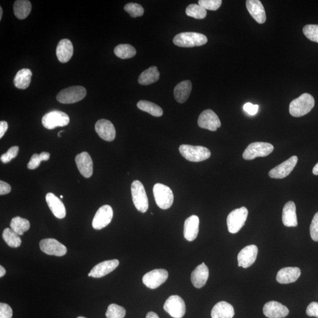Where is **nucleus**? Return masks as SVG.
I'll return each instance as SVG.
<instances>
[{
  "mask_svg": "<svg viewBox=\"0 0 318 318\" xmlns=\"http://www.w3.org/2000/svg\"><path fill=\"white\" fill-rule=\"evenodd\" d=\"M133 202L139 212L146 213L149 208L148 198L144 184L140 181H133L131 185Z\"/></svg>",
  "mask_w": 318,
  "mask_h": 318,
  "instance_id": "nucleus-5",
  "label": "nucleus"
},
{
  "mask_svg": "<svg viewBox=\"0 0 318 318\" xmlns=\"http://www.w3.org/2000/svg\"><path fill=\"white\" fill-rule=\"evenodd\" d=\"M301 274L299 268L287 267L281 269L278 272L277 281L281 284L293 283L298 280Z\"/></svg>",
  "mask_w": 318,
  "mask_h": 318,
  "instance_id": "nucleus-24",
  "label": "nucleus"
},
{
  "mask_svg": "<svg viewBox=\"0 0 318 318\" xmlns=\"http://www.w3.org/2000/svg\"><path fill=\"white\" fill-rule=\"evenodd\" d=\"M168 277V272L165 269H155L144 276L143 282L148 288L155 290L164 284Z\"/></svg>",
  "mask_w": 318,
  "mask_h": 318,
  "instance_id": "nucleus-11",
  "label": "nucleus"
},
{
  "mask_svg": "<svg viewBox=\"0 0 318 318\" xmlns=\"http://www.w3.org/2000/svg\"><path fill=\"white\" fill-rule=\"evenodd\" d=\"M31 3L28 0H17L13 6L15 17L23 19L28 17L31 10Z\"/></svg>",
  "mask_w": 318,
  "mask_h": 318,
  "instance_id": "nucleus-32",
  "label": "nucleus"
},
{
  "mask_svg": "<svg viewBox=\"0 0 318 318\" xmlns=\"http://www.w3.org/2000/svg\"><path fill=\"white\" fill-rule=\"evenodd\" d=\"M73 45L68 39H63L57 45L56 55L58 60L62 63H66L73 55Z\"/></svg>",
  "mask_w": 318,
  "mask_h": 318,
  "instance_id": "nucleus-26",
  "label": "nucleus"
},
{
  "mask_svg": "<svg viewBox=\"0 0 318 318\" xmlns=\"http://www.w3.org/2000/svg\"><path fill=\"white\" fill-rule=\"evenodd\" d=\"M2 17V9L1 6V7H0V19H1Z\"/></svg>",
  "mask_w": 318,
  "mask_h": 318,
  "instance_id": "nucleus-53",
  "label": "nucleus"
},
{
  "mask_svg": "<svg viewBox=\"0 0 318 318\" xmlns=\"http://www.w3.org/2000/svg\"><path fill=\"white\" fill-rule=\"evenodd\" d=\"M314 106L313 96L309 93H304L290 103V114L295 118H300L309 113Z\"/></svg>",
  "mask_w": 318,
  "mask_h": 318,
  "instance_id": "nucleus-1",
  "label": "nucleus"
},
{
  "mask_svg": "<svg viewBox=\"0 0 318 318\" xmlns=\"http://www.w3.org/2000/svg\"><path fill=\"white\" fill-rule=\"evenodd\" d=\"M11 190V187L10 185L5 182L4 181H0V194H1V195H4V194L9 193Z\"/></svg>",
  "mask_w": 318,
  "mask_h": 318,
  "instance_id": "nucleus-48",
  "label": "nucleus"
},
{
  "mask_svg": "<svg viewBox=\"0 0 318 318\" xmlns=\"http://www.w3.org/2000/svg\"><path fill=\"white\" fill-rule=\"evenodd\" d=\"M50 157V155L48 152H42L40 155L34 154L28 162L27 168L30 170L35 169L40 165L42 161H47L49 160Z\"/></svg>",
  "mask_w": 318,
  "mask_h": 318,
  "instance_id": "nucleus-38",
  "label": "nucleus"
},
{
  "mask_svg": "<svg viewBox=\"0 0 318 318\" xmlns=\"http://www.w3.org/2000/svg\"><path fill=\"white\" fill-rule=\"evenodd\" d=\"M40 248L42 252L48 255L63 256L66 254V246L55 239H44L40 242Z\"/></svg>",
  "mask_w": 318,
  "mask_h": 318,
  "instance_id": "nucleus-14",
  "label": "nucleus"
},
{
  "mask_svg": "<svg viewBox=\"0 0 318 318\" xmlns=\"http://www.w3.org/2000/svg\"><path fill=\"white\" fill-rule=\"evenodd\" d=\"M310 234L315 242H318V212L314 215L310 226Z\"/></svg>",
  "mask_w": 318,
  "mask_h": 318,
  "instance_id": "nucleus-44",
  "label": "nucleus"
},
{
  "mask_svg": "<svg viewBox=\"0 0 318 318\" xmlns=\"http://www.w3.org/2000/svg\"><path fill=\"white\" fill-rule=\"evenodd\" d=\"M192 89V85L189 80H185L178 83L174 89L175 99L179 103H183L189 98Z\"/></svg>",
  "mask_w": 318,
  "mask_h": 318,
  "instance_id": "nucleus-29",
  "label": "nucleus"
},
{
  "mask_svg": "<svg viewBox=\"0 0 318 318\" xmlns=\"http://www.w3.org/2000/svg\"><path fill=\"white\" fill-rule=\"evenodd\" d=\"M179 152L184 158L192 162L206 160L211 156V152L208 149L200 146L182 145L179 147Z\"/></svg>",
  "mask_w": 318,
  "mask_h": 318,
  "instance_id": "nucleus-3",
  "label": "nucleus"
},
{
  "mask_svg": "<svg viewBox=\"0 0 318 318\" xmlns=\"http://www.w3.org/2000/svg\"><path fill=\"white\" fill-rule=\"evenodd\" d=\"M2 238L9 246L13 248L19 247L21 244V239L11 229L6 228L2 233Z\"/></svg>",
  "mask_w": 318,
  "mask_h": 318,
  "instance_id": "nucleus-36",
  "label": "nucleus"
},
{
  "mask_svg": "<svg viewBox=\"0 0 318 318\" xmlns=\"http://www.w3.org/2000/svg\"><path fill=\"white\" fill-rule=\"evenodd\" d=\"M12 310L8 304H0V318H12Z\"/></svg>",
  "mask_w": 318,
  "mask_h": 318,
  "instance_id": "nucleus-45",
  "label": "nucleus"
},
{
  "mask_svg": "<svg viewBox=\"0 0 318 318\" xmlns=\"http://www.w3.org/2000/svg\"><path fill=\"white\" fill-rule=\"evenodd\" d=\"M119 265L118 259H113L102 262L97 264L91 270L90 273L92 274V277L100 278L108 275L113 272Z\"/></svg>",
  "mask_w": 318,
  "mask_h": 318,
  "instance_id": "nucleus-21",
  "label": "nucleus"
},
{
  "mask_svg": "<svg viewBox=\"0 0 318 318\" xmlns=\"http://www.w3.org/2000/svg\"><path fill=\"white\" fill-rule=\"evenodd\" d=\"M126 311L124 308L115 304L110 305L106 311L107 318H124Z\"/></svg>",
  "mask_w": 318,
  "mask_h": 318,
  "instance_id": "nucleus-39",
  "label": "nucleus"
},
{
  "mask_svg": "<svg viewBox=\"0 0 318 318\" xmlns=\"http://www.w3.org/2000/svg\"><path fill=\"white\" fill-rule=\"evenodd\" d=\"M263 313L269 318H284L290 313L288 308L277 301H270L263 308Z\"/></svg>",
  "mask_w": 318,
  "mask_h": 318,
  "instance_id": "nucleus-18",
  "label": "nucleus"
},
{
  "mask_svg": "<svg viewBox=\"0 0 318 318\" xmlns=\"http://www.w3.org/2000/svg\"><path fill=\"white\" fill-rule=\"evenodd\" d=\"M209 275V269L202 263L198 266L191 274V281L196 288H202L205 285Z\"/></svg>",
  "mask_w": 318,
  "mask_h": 318,
  "instance_id": "nucleus-23",
  "label": "nucleus"
},
{
  "mask_svg": "<svg viewBox=\"0 0 318 318\" xmlns=\"http://www.w3.org/2000/svg\"><path fill=\"white\" fill-rule=\"evenodd\" d=\"M95 130L100 138L104 141L112 142L116 138V129L113 123L108 120L101 119L97 121Z\"/></svg>",
  "mask_w": 318,
  "mask_h": 318,
  "instance_id": "nucleus-17",
  "label": "nucleus"
},
{
  "mask_svg": "<svg viewBox=\"0 0 318 318\" xmlns=\"http://www.w3.org/2000/svg\"><path fill=\"white\" fill-rule=\"evenodd\" d=\"M60 198H61V199H63V196L62 195H61V196H60Z\"/></svg>",
  "mask_w": 318,
  "mask_h": 318,
  "instance_id": "nucleus-56",
  "label": "nucleus"
},
{
  "mask_svg": "<svg viewBox=\"0 0 318 318\" xmlns=\"http://www.w3.org/2000/svg\"><path fill=\"white\" fill-rule=\"evenodd\" d=\"M5 273L6 271L5 269L1 266V267H0V277L2 278V277H4Z\"/></svg>",
  "mask_w": 318,
  "mask_h": 318,
  "instance_id": "nucleus-51",
  "label": "nucleus"
},
{
  "mask_svg": "<svg viewBox=\"0 0 318 318\" xmlns=\"http://www.w3.org/2000/svg\"><path fill=\"white\" fill-rule=\"evenodd\" d=\"M138 108L142 111L147 112L155 117H160L163 114V110L154 103L141 100L137 104Z\"/></svg>",
  "mask_w": 318,
  "mask_h": 318,
  "instance_id": "nucleus-34",
  "label": "nucleus"
},
{
  "mask_svg": "<svg viewBox=\"0 0 318 318\" xmlns=\"http://www.w3.org/2000/svg\"><path fill=\"white\" fill-rule=\"evenodd\" d=\"M249 14L259 24H264L267 19V15L264 6L259 0H248L246 2Z\"/></svg>",
  "mask_w": 318,
  "mask_h": 318,
  "instance_id": "nucleus-20",
  "label": "nucleus"
},
{
  "mask_svg": "<svg viewBox=\"0 0 318 318\" xmlns=\"http://www.w3.org/2000/svg\"><path fill=\"white\" fill-rule=\"evenodd\" d=\"M77 318H86L83 317H78Z\"/></svg>",
  "mask_w": 318,
  "mask_h": 318,
  "instance_id": "nucleus-55",
  "label": "nucleus"
},
{
  "mask_svg": "<svg viewBox=\"0 0 318 318\" xmlns=\"http://www.w3.org/2000/svg\"><path fill=\"white\" fill-rule=\"evenodd\" d=\"M146 318H159V317L155 313L150 312L147 314V317H146Z\"/></svg>",
  "mask_w": 318,
  "mask_h": 318,
  "instance_id": "nucleus-50",
  "label": "nucleus"
},
{
  "mask_svg": "<svg viewBox=\"0 0 318 318\" xmlns=\"http://www.w3.org/2000/svg\"><path fill=\"white\" fill-rule=\"evenodd\" d=\"M258 248L257 246L251 245L246 246L239 253L238 256V266L239 267L248 268L253 264L257 258Z\"/></svg>",
  "mask_w": 318,
  "mask_h": 318,
  "instance_id": "nucleus-16",
  "label": "nucleus"
},
{
  "mask_svg": "<svg viewBox=\"0 0 318 318\" xmlns=\"http://www.w3.org/2000/svg\"><path fill=\"white\" fill-rule=\"evenodd\" d=\"M8 128L7 122L1 121L0 122V138H2Z\"/></svg>",
  "mask_w": 318,
  "mask_h": 318,
  "instance_id": "nucleus-49",
  "label": "nucleus"
},
{
  "mask_svg": "<svg viewBox=\"0 0 318 318\" xmlns=\"http://www.w3.org/2000/svg\"><path fill=\"white\" fill-rule=\"evenodd\" d=\"M313 174L315 175H318V163L315 165V167L313 168Z\"/></svg>",
  "mask_w": 318,
  "mask_h": 318,
  "instance_id": "nucleus-52",
  "label": "nucleus"
},
{
  "mask_svg": "<svg viewBox=\"0 0 318 318\" xmlns=\"http://www.w3.org/2000/svg\"><path fill=\"white\" fill-rule=\"evenodd\" d=\"M198 125L202 129L215 132L221 126V122L218 116L212 110H204L199 117Z\"/></svg>",
  "mask_w": 318,
  "mask_h": 318,
  "instance_id": "nucleus-12",
  "label": "nucleus"
},
{
  "mask_svg": "<svg viewBox=\"0 0 318 318\" xmlns=\"http://www.w3.org/2000/svg\"><path fill=\"white\" fill-rule=\"evenodd\" d=\"M117 57L121 59H128L135 56L136 50L132 45L127 44H119L114 50Z\"/></svg>",
  "mask_w": 318,
  "mask_h": 318,
  "instance_id": "nucleus-35",
  "label": "nucleus"
},
{
  "mask_svg": "<svg viewBox=\"0 0 318 318\" xmlns=\"http://www.w3.org/2000/svg\"><path fill=\"white\" fill-rule=\"evenodd\" d=\"M274 146L265 142H254L250 144L243 152V158L251 160L259 157H266L274 151Z\"/></svg>",
  "mask_w": 318,
  "mask_h": 318,
  "instance_id": "nucleus-6",
  "label": "nucleus"
},
{
  "mask_svg": "<svg viewBox=\"0 0 318 318\" xmlns=\"http://www.w3.org/2000/svg\"><path fill=\"white\" fill-rule=\"evenodd\" d=\"M10 228L18 235H23L30 229V223L28 220L17 216L12 219Z\"/></svg>",
  "mask_w": 318,
  "mask_h": 318,
  "instance_id": "nucleus-33",
  "label": "nucleus"
},
{
  "mask_svg": "<svg viewBox=\"0 0 318 318\" xmlns=\"http://www.w3.org/2000/svg\"><path fill=\"white\" fill-rule=\"evenodd\" d=\"M32 72L30 69H23L18 71L14 79V86L19 89H26L30 86Z\"/></svg>",
  "mask_w": 318,
  "mask_h": 318,
  "instance_id": "nucleus-30",
  "label": "nucleus"
},
{
  "mask_svg": "<svg viewBox=\"0 0 318 318\" xmlns=\"http://www.w3.org/2000/svg\"><path fill=\"white\" fill-rule=\"evenodd\" d=\"M87 95L82 86H72L61 90L57 96L58 102L63 104H73L82 100Z\"/></svg>",
  "mask_w": 318,
  "mask_h": 318,
  "instance_id": "nucleus-8",
  "label": "nucleus"
},
{
  "mask_svg": "<svg viewBox=\"0 0 318 318\" xmlns=\"http://www.w3.org/2000/svg\"><path fill=\"white\" fill-rule=\"evenodd\" d=\"M303 32L309 40L318 43V25H307L303 28Z\"/></svg>",
  "mask_w": 318,
  "mask_h": 318,
  "instance_id": "nucleus-41",
  "label": "nucleus"
},
{
  "mask_svg": "<svg viewBox=\"0 0 318 318\" xmlns=\"http://www.w3.org/2000/svg\"><path fill=\"white\" fill-rule=\"evenodd\" d=\"M76 163L78 169L82 176L89 178L92 176L93 172V163L92 158L87 152H82L77 155L75 158Z\"/></svg>",
  "mask_w": 318,
  "mask_h": 318,
  "instance_id": "nucleus-19",
  "label": "nucleus"
},
{
  "mask_svg": "<svg viewBox=\"0 0 318 318\" xmlns=\"http://www.w3.org/2000/svg\"><path fill=\"white\" fill-rule=\"evenodd\" d=\"M234 316V308L225 301L219 302L216 304L211 312L212 318H233Z\"/></svg>",
  "mask_w": 318,
  "mask_h": 318,
  "instance_id": "nucleus-28",
  "label": "nucleus"
},
{
  "mask_svg": "<svg viewBox=\"0 0 318 318\" xmlns=\"http://www.w3.org/2000/svg\"><path fill=\"white\" fill-rule=\"evenodd\" d=\"M18 151L19 148L18 147H13L9 148L7 152L1 155V161L4 163H8L12 159L17 157Z\"/></svg>",
  "mask_w": 318,
  "mask_h": 318,
  "instance_id": "nucleus-43",
  "label": "nucleus"
},
{
  "mask_svg": "<svg viewBox=\"0 0 318 318\" xmlns=\"http://www.w3.org/2000/svg\"><path fill=\"white\" fill-rule=\"evenodd\" d=\"M199 218L192 215L185 220L184 224V237L187 241L191 242L195 240L199 233Z\"/></svg>",
  "mask_w": 318,
  "mask_h": 318,
  "instance_id": "nucleus-22",
  "label": "nucleus"
},
{
  "mask_svg": "<svg viewBox=\"0 0 318 318\" xmlns=\"http://www.w3.org/2000/svg\"><path fill=\"white\" fill-rule=\"evenodd\" d=\"M45 200L53 215L58 219H63L66 215L65 206L59 198L53 193H48L45 196Z\"/></svg>",
  "mask_w": 318,
  "mask_h": 318,
  "instance_id": "nucleus-25",
  "label": "nucleus"
},
{
  "mask_svg": "<svg viewBox=\"0 0 318 318\" xmlns=\"http://www.w3.org/2000/svg\"><path fill=\"white\" fill-rule=\"evenodd\" d=\"M307 314L309 317L318 318V303L316 302L311 303L307 307Z\"/></svg>",
  "mask_w": 318,
  "mask_h": 318,
  "instance_id": "nucleus-46",
  "label": "nucleus"
},
{
  "mask_svg": "<svg viewBox=\"0 0 318 318\" xmlns=\"http://www.w3.org/2000/svg\"><path fill=\"white\" fill-rule=\"evenodd\" d=\"M163 308L171 317L182 318L186 313V305L182 298L178 295H172L165 302Z\"/></svg>",
  "mask_w": 318,
  "mask_h": 318,
  "instance_id": "nucleus-10",
  "label": "nucleus"
},
{
  "mask_svg": "<svg viewBox=\"0 0 318 318\" xmlns=\"http://www.w3.org/2000/svg\"><path fill=\"white\" fill-rule=\"evenodd\" d=\"M206 35L196 32H184L178 34L173 38V43L181 47L201 46L207 43Z\"/></svg>",
  "mask_w": 318,
  "mask_h": 318,
  "instance_id": "nucleus-2",
  "label": "nucleus"
},
{
  "mask_svg": "<svg viewBox=\"0 0 318 318\" xmlns=\"http://www.w3.org/2000/svg\"><path fill=\"white\" fill-rule=\"evenodd\" d=\"M282 222L287 227H296L298 226L296 205L293 201H290L284 207L282 212Z\"/></svg>",
  "mask_w": 318,
  "mask_h": 318,
  "instance_id": "nucleus-27",
  "label": "nucleus"
},
{
  "mask_svg": "<svg viewBox=\"0 0 318 318\" xmlns=\"http://www.w3.org/2000/svg\"><path fill=\"white\" fill-rule=\"evenodd\" d=\"M41 122L45 128L52 130L69 125L70 118L66 113L58 110H53L45 114L42 118Z\"/></svg>",
  "mask_w": 318,
  "mask_h": 318,
  "instance_id": "nucleus-9",
  "label": "nucleus"
},
{
  "mask_svg": "<svg viewBox=\"0 0 318 318\" xmlns=\"http://www.w3.org/2000/svg\"><path fill=\"white\" fill-rule=\"evenodd\" d=\"M221 0H200L199 5L203 8L211 11H216L222 5Z\"/></svg>",
  "mask_w": 318,
  "mask_h": 318,
  "instance_id": "nucleus-42",
  "label": "nucleus"
},
{
  "mask_svg": "<svg viewBox=\"0 0 318 318\" xmlns=\"http://www.w3.org/2000/svg\"><path fill=\"white\" fill-rule=\"evenodd\" d=\"M88 276H89V277H92V274H91L90 273H89V275H88Z\"/></svg>",
  "mask_w": 318,
  "mask_h": 318,
  "instance_id": "nucleus-54",
  "label": "nucleus"
},
{
  "mask_svg": "<svg viewBox=\"0 0 318 318\" xmlns=\"http://www.w3.org/2000/svg\"><path fill=\"white\" fill-rule=\"evenodd\" d=\"M248 216V210L245 207L232 211L227 217V225L229 232L235 234L245 225Z\"/></svg>",
  "mask_w": 318,
  "mask_h": 318,
  "instance_id": "nucleus-7",
  "label": "nucleus"
},
{
  "mask_svg": "<svg viewBox=\"0 0 318 318\" xmlns=\"http://www.w3.org/2000/svg\"><path fill=\"white\" fill-rule=\"evenodd\" d=\"M113 216L112 207L109 205H104L100 207L94 217L92 226L96 230L102 229L109 225Z\"/></svg>",
  "mask_w": 318,
  "mask_h": 318,
  "instance_id": "nucleus-13",
  "label": "nucleus"
},
{
  "mask_svg": "<svg viewBox=\"0 0 318 318\" xmlns=\"http://www.w3.org/2000/svg\"><path fill=\"white\" fill-rule=\"evenodd\" d=\"M160 73L157 67L152 66L143 72L139 77V83L141 85L147 86L158 82Z\"/></svg>",
  "mask_w": 318,
  "mask_h": 318,
  "instance_id": "nucleus-31",
  "label": "nucleus"
},
{
  "mask_svg": "<svg viewBox=\"0 0 318 318\" xmlns=\"http://www.w3.org/2000/svg\"><path fill=\"white\" fill-rule=\"evenodd\" d=\"M125 10L133 18L141 17L144 14V9L137 3L131 2L125 6Z\"/></svg>",
  "mask_w": 318,
  "mask_h": 318,
  "instance_id": "nucleus-40",
  "label": "nucleus"
},
{
  "mask_svg": "<svg viewBox=\"0 0 318 318\" xmlns=\"http://www.w3.org/2000/svg\"><path fill=\"white\" fill-rule=\"evenodd\" d=\"M154 195L156 203L160 209H169L173 203V191L169 187L161 183H157L154 187Z\"/></svg>",
  "mask_w": 318,
  "mask_h": 318,
  "instance_id": "nucleus-4",
  "label": "nucleus"
},
{
  "mask_svg": "<svg viewBox=\"0 0 318 318\" xmlns=\"http://www.w3.org/2000/svg\"><path fill=\"white\" fill-rule=\"evenodd\" d=\"M243 109L249 115L254 116L258 112L259 106L252 105L251 103H247L243 106Z\"/></svg>",
  "mask_w": 318,
  "mask_h": 318,
  "instance_id": "nucleus-47",
  "label": "nucleus"
},
{
  "mask_svg": "<svg viewBox=\"0 0 318 318\" xmlns=\"http://www.w3.org/2000/svg\"><path fill=\"white\" fill-rule=\"evenodd\" d=\"M186 13L189 17L196 19H203L206 17L207 12L205 9L199 4H192L187 6Z\"/></svg>",
  "mask_w": 318,
  "mask_h": 318,
  "instance_id": "nucleus-37",
  "label": "nucleus"
},
{
  "mask_svg": "<svg viewBox=\"0 0 318 318\" xmlns=\"http://www.w3.org/2000/svg\"><path fill=\"white\" fill-rule=\"evenodd\" d=\"M298 158L294 156L287 160L272 168L269 172V177L272 178H284L290 174L297 165Z\"/></svg>",
  "mask_w": 318,
  "mask_h": 318,
  "instance_id": "nucleus-15",
  "label": "nucleus"
}]
</instances>
